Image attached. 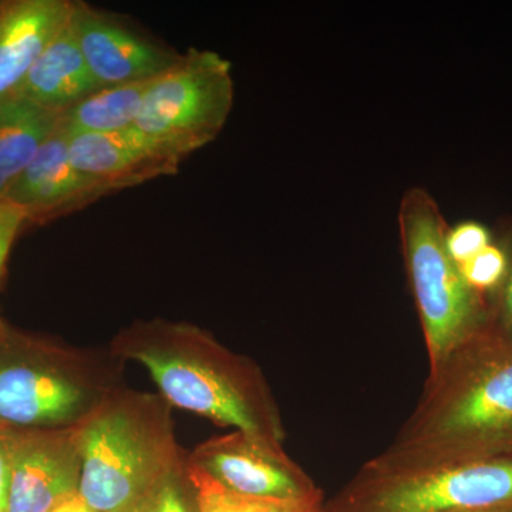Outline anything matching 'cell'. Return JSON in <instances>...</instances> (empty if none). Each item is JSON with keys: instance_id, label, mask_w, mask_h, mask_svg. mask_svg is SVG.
Instances as JSON below:
<instances>
[{"instance_id": "obj_1", "label": "cell", "mask_w": 512, "mask_h": 512, "mask_svg": "<svg viewBox=\"0 0 512 512\" xmlns=\"http://www.w3.org/2000/svg\"><path fill=\"white\" fill-rule=\"evenodd\" d=\"M109 349L124 363L143 366L173 409L285 448L284 421L261 367L207 329L183 320H134Z\"/></svg>"}, {"instance_id": "obj_2", "label": "cell", "mask_w": 512, "mask_h": 512, "mask_svg": "<svg viewBox=\"0 0 512 512\" xmlns=\"http://www.w3.org/2000/svg\"><path fill=\"white\" fill-rule=\"evenodd\" d=\"M512 454V346L487 326L429 372L419 403L377 460L420 467Z\"/></svg>"}, {"instance_id": "obj_3", "label": "cell", "mask_w": 512, "mask_h": 512, "mask_svg": "<svg viewBox=\"0 0 512 512\" xmlns=\"http://www.w3.org/2000/svg\"><path fill=\"white\" fill-rule=\"evenodd\" d=\"M76 430L79 494L99 512H137L187 456L175 437L173 407L158 393L120 387Z\"/></svg>"}, {"instance_id": "obj_4", "label": "cell", "mask_w": 512, "mask_h": 512, "mask_svg": "<svg viewBox=\"0 0 512 512\" xmlns=\"http://www.w3.org/2000/svg\"><path fill=\"white\" fill-rule=\"evenodd\" d=\"M110 349L79 348L6 326L0 332V427L73 429L124 383Z\"/></svg>"}, {"instance_id": "obj_5", "label": "cell", "mask_w": 512, "mask_h": 512, "mask_svg": "<svg viewBox=\"0 0 512 512\" xmlns=\"http://www.w3.org/2000/svg\"><path fill=\"white\" fill-rule=\"evenodd\" d=\"M399 231L431 372L485 329L487 298L468 286L448 255L446 218L429 191L414 187L404 192Z\"/></svg>"}, {"instance_id": "obj_6", "label": "cell", "mask_w": 512, "mask_h": 512, "mask_svg": "<svg viewBox=\"0 0 512 512\" xmlns=\"http://www.w3.org/2000/svg\"><path fill=\"white\" fill-rule=\"evenodd\" d=\"M323 512H512V454L420 467L375 457Z\"/></svg>"}, {"instance_id": "obj_7", "label": "cell", "mask_w": 512, "mask_h": 512, "mask_svg": "<svg viewBox=\"0 0 512 512\" xmlns=\"http://www.w3.org/2000/svg\"><path fill=\"white\" fill-rule=\"evenodd\" d=\"M234 100L231 62L220 53L191 47L151 83L136 128L184 161L220 136Z\"/></svg>"}, {"instance_id": "obj_8", "label": "cell", "mask_w": 512, "mask_h": 512, "mask_svg": "<svg viewBox=\"0 0 512 512\" xmlns=\"http://www.w3.org/2000/svg\"><path fill=\"white\" fill-rule=\"evenodd\" d=\"M188 466L229 493L261 500L323 503L322 491L285 448L242 431L202 441L187 453Z\"/></svg>"}, {"instance_id": "obj_9", "label": "cell", "mask_w": 512, "mask_h": 512, "mask_svg": "<svg viewBox=\"0 0 512 512\" xmlns=\"http://www.w3.org/2000/svg\"><path fill=\"white\" fill-rule=\"evenodd\" d=\"M70 28L90 73L101 87L156 79L183 56L128 25L123 18L83 0H73Z\"/></svg>"}, {"instance_id": "obj_10", "label": "cell", "mask_w": 512, "mask_h": 512, "mask_svg": "<svg viewBox=\"0 0 512 512\" xmlns=\"http://www.w3.org/2000/svg\"><path fill=\"white\" fill-rule=\"evenodd\" d=\"M82 460L73 429L10 430L9 512H50L79 493Z\"/></svg>"}, {"instance_id": "obj_11", "label": "cell", "mask_w": 512, "mask_h": 512, "mask_svg": "<svg viewBox=\"0 0 512 512\" xmlns=\"http://www.w3.org/2000/svg\"><path fill=\"white\" fill-rule=\"evenodd\" d=\"M72 164L69 134L63 124L47 137L10 188L5 201L18 207L32 224H45L82 210L104 197Z\"/></svg>"}, {"instance_id": "obj_12", "label": "cell", "mask_w": 512, "mask_h": 512, "mask_svg": "<svg viewBox=\"0 0 512 512\" xmlns=\"http://www.w3.org/2000/svg\"><path fill=\"white\" fill-rule=\"evenodd\" d=\"M69 156L74 167L106 195L177 174L183 163L136 126L119 133L69 134Z\"/></svg>"}, {"instance_id": "obj_13", "label": "cell", "mask_w": 512, "mask_h": 512, "mask_svg": "<svg viewBox=\"0 0 512 512\" xmlns=\"http://www.w3.org/2000/svg\"><path fill=\"white\" fill-rule=\"evenodd\" d=\"M72 9L73 0H0V101L18 94Z\"/></svg>"}, {"instance_id": "obj_14", "label": "cell", "mask_w": 512, "mask_h": 512, "mask_svg": "<svg viewBox=\"0 0 512 512\" xmlns=\"http://www.w3.org/2000/svg\"><path fill=\"white\" fill-rule=\"evenodd\" d=\"M99 89L101 86L87 67L69 19L30 67L16 96L62 114Z\"/></svg>"}, {"instance_id": "obj_15", "label": "cell", "mask_w": 512, "mask_h": 512, "mask_svg": "<svg viewBox=\"0 0 512 512\" xmlns=\"http://www.w3.org/2000/svg\"><path fill=\"white\" fill-rule=\"evenodd\" d=\"M53 113L22 97L0 101V201L59 124Z\"/></svg>"}, {"instance_id": "obj_16", "label": "cell", "mask_w": 512, "mask_h": 512, "mask_svg": "<svg viewBox=\"0 0 512 512\" xmlns=\"http://www.w3.org/2000/svg\"><path fill=\"white\" fill-rule=\"evenodd\" d=\"M153 82L151 79L101 87L63 111L60 123L69 134L119 133L134 127Z\"/></svg>"}, {"instance_id": "obj_17", "label": "cell", "mask_w": 512, "mask_h": 512, "mask_svg": "<svg viewBox=\"0 0 512 512\" xmlns=\"http://www.w3.org/2000/svg\"><path fill=\"white\" fill-rule=\"evenodd\" d=\"M188 470L197 490L200 512H323V503L261 500L229 493L194 468L188 466Z\"/></svg>"}, {"instance_id": "obj_18", "label": "cell", "mask_w": 512, "mask_h": 512, "mask_svg": "<svg viewBox=\"0 0 512 512\" xmlns=\"http://www.w3.org/2000/svg\"><path fill=\"white\" fill-rule=\"evenodd\" d=\"M137 512H200L187 456L161 480Z\"/></svg>"}, {"instance_id": "obj_19", "label": "cell", "mask_w": 512, "mask_h": 512, "mask_svg": "<svg viewBox=\"0 0 512 512\" xmlns=\"http://www.w3.org/2000/svg\"><path fill=\"white\" fill-rule=\"evenodd\" d=\"M494 239L507 255V272L497 291L487 298V329L495 338L512 346V215L501 224Z\"/></svg>"}, {"instance_id": "obj_20", "label": "cell", "mask_w": 512, "mask_h": 512, "mask_svg": "<svg viewBox=\"0 0 512 512\" xmlns=\"http://www.w3.org/2000/svg\"><path fill=\"white\" fill-rule=\"evenodd\" d=\"M458 268L468 286L484 298H488L503 282L507 272V255L504 248L494 239L487 248Z\"/></svg>"}, {"instance_id": "obj_21", "label": "cell", "mask_w": 512, "mask_h": 512, "mask_svg": "<svg viewBox=\"0 0 512 512\" xmlns=\"http://www.w3.org/2000/svg\"><path fill=\"white\" fill-rule=\"evenodd\" d=\"M493 241L490 229L477 221H463L456 227H448L446 235L448 255L458 266L466 264Z\"/></svg>"}, {"instance_id": "obj_22", "label": "cell", "mask_w": 512, "mask_h": 512, "mask_svg": "<svg viewBox=\"0 0 512 512\" xmlns=\"http://www.w3.org/2000/svg\"><path fill=\"white\" fill-rule=\"evenodd\" d=\"M26 222H28L26 215L18 207L9 202L0 201V284L5 274L10 249Z\"/></svg>"}, {"instance_id": "obj_23", "label": "cell", "mask_w": 512, "mask_h": 512, "mask_svg": "<svg viewBox=\"0 0 512 512\" xmlns=\"http://www.w3.org/2000/svg\"><path fill=\"white\" fill-rule=\"evenodd\" d=\"M10 430L0 427V512H9Z\"/></svg>"}, {"instance_id": "obj_24", "label": "cell", "mask_w": 512, "mask_h": 512, "mask_svg": "<svg viewBox=\"0 0 512 512\" xmlns=\"http://www.w3.org/2000/svg\"><path fill=\"white\" fill-rule=\"evenodd\" d=\"M50 512H99L90 507L86 501L83 500L82 495L79 493L72 495V497L66 498L62 503L57 504Z\"/></svg>"}, {"instance_id": "obj_25", "label": "cell", "mask_w": 512, "mask_h": 512, "mask_svg": "<svg viewBox=\"0 0 512 512\" xmlns=\"http://www.w3.org/2000/svg\"><path fill=\"white\" fill-rule=\"evenodd\" d=\"M8 326V323L5 322V320L2 319V316H0V332H2L3 329Z\"/></svg>"}]
</instances>
